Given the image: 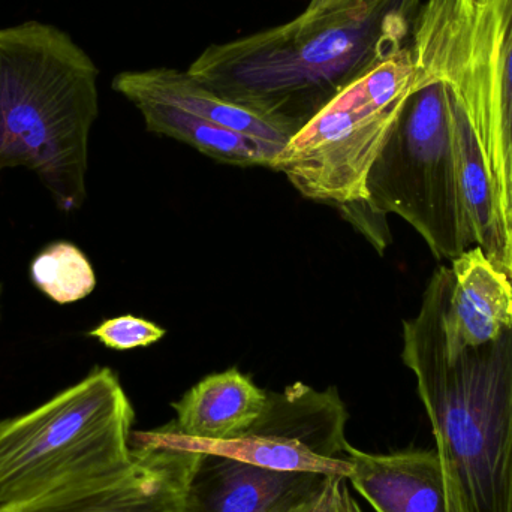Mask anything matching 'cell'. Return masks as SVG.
I'll use <instances>...</instances> for the list:
<instances>
[{
	"label": "cell",
	"mask_w": 512,
	"mask_h": 512,
	"mask_svg": "<svg viewBox=\"0 0 512 512\" xmlns=\"http://www.w3.org/2000/svg\"><path fill=\"white\" fill-rule=\"evenodd\" d=\"M201 456L171 448H134V462L116 477L66 487L0 512H185Z\"/></svg>",
	"instance_id": "cell-9"
},
{
	"label": "cell",
	"mask_w": 512,
	"mask_h": 512,
	"mask_svg": "<svg viewBox=\"0 0 512 512\" xmlns=\"http://www.w3.org/2000/svg\"><path fill=\"white\" fill-rule=\"evenodd\" d=\"M411 51L423 84L453 90L480 143L512 242V0H423Z\"/></svg>",
	"instance_id": "cell-5"
},
{
	"label": "cell",
	"mask_w": 512,
	"mask_h": 512,
	"mask_svg": "<svg viewBox=\"0 0 512 512\" xmlns=\"http://www.w3.org/2000/svg\"><path fill=\"white\" fill-rule=\"evenodd\" d=\"M348 483L376 512H460L438 451L364 453L346 447Z\"/></svg>",
	"instance_id": "cell-12"
},
{
	"label": "cell",
	"mask_w": 512,
	"mask_h": 512,
	"mask_svg": "<svg viewBox=\"0 0 512 512\" xmlns=\"http://www.w3.org/2000/svg\"><path fill=\"white\" fill-rule=\"evenodd\" d=\"M165 334H167L165 328L147 319L123 315L107 319L98 327L92 328L87 336L93 337L114 351H131V349L155 345L159 340L164 339Z\"/></svg>",
	"instance_id": "cell-18"
},
{
	"label": "cell",
	"mask_w": 512,
	"mask_h": 512,
	"mask_svg": "<svg viewBox=\"0 0 512 512\" xmlns=\"http://www.w3.org/2000/svg\"><path fill=\"white\" fill-rule=\"evenodd\" d=\"M439 267L442 280L441 337L447 357L495 342L512 328V279L472 246Z\"/></svg>",
	"instance_id": "cell-10"
},
{
	"label": "cell",
	"mask_w": 512,
	"mask_h": 512,
	"mask_svg": "<svg viewBox=\"0 0 512 512\" xmlns=\"http://www.w3.org/2000/svg\"><path fill=\"white\" fill-rule=\"evenodd\" d=\"M420 87L411 45L384 57L310 119L271 170L316 203L366 200L370 168Z\"/></svg>",
	"instance_id": "cell-6"
},
{
	"label": "cell",
	"mask_w": 512,
	"mask_h": 512,
	"mask_svg": "<svg viewBox=\"0 0 512 512\" xmlns=\"http://www.w3.org/2000/svg\"><path fill=\"white\" fill-rule=\"evenodd\" d=\"M113 89L137 107L140 104H164L192 116L246 135L274 152L285 149L295 132L249 108L242 107L213 92L188 71L153 68L125 71L114 77Z\"/></svg>",
	"instance_id": "cell-13"
},
{
	"label": "cell",
	"mask_w": 512,
	"mask_h": 512,
	"mask_svg": "<svg viewBox=\"0 0 512 512\" xmlns=\"http://www.w3.org/2000/svg\"><path fill=\"white\" fill-rule=\"evenodd\" d=\"M267 397L268 391L233 367L206 376L174 402L171 406L176 420L168 426L188 438L227 441L242 435L258 420Z\"/></svg>",
	"instance_id": "cell-14"
},
{
	"label": "cell",
	"mask_w": 512,
	"mask_h": 512,
	"mask_svg": "<svg viewBox=\"0 0 512 512\" xmlns=\"http://www.w3.org/2000/svg\"><path fill=\"white\" fill-rule=\"evenodd\" d=\"M442 280L435 271L420 312L403 321V363L417 379L460 512H512V328L447 357Z\"/></svg>",
	"instance_id": "cell-2"
},
{
	"label": "cell",
	"mask_w": 512,
	"mask_h": 512,
	"mask_svg": "<svg viewBox=\"0 0 512 512\" xmlns=\"http://www.w3.org/2000/svg\"><path fill=\"white\" fill-rule=\"evenodd\" d=\"M337 207L351 224H354L361 233L366 234L367 239L378 249L379 254H384L388 246V227L385 222L387 216L373 212L364 201L340 204Z\"/></svg>",
	"instance_id": "cell-19"
},
{
	"label": "cell",
	"mask_w": 512,
	"mask_h": 512,
	"mask_svg": "<svg viewBox=\"0 0 512 512\" xmlns=\"http://www.w3.org/2000/svg\"><path fill=\"white\" fill-rule=\"evenodd\" d=\"M0 298H2V283H0Z\"/></svg>",
	"instance_id": "cell-24"
},
{
	"label": "cell",
	"mask_w": 512,
	"mask_h": 512,
	"mask_svg": "<svg viewBox=\"0 0 512 512\" xmlns=\"http://www.w3.org/2000/svg\"><path fill=\"white\" fill-rule=\"evenodd\" d=\"M98 77L92 57L59 27H0V171L35 173L60 212L86 200Z\"/></svg>",
	"instance_id": "cell-3"
},
{
	"label": "cell",
	"mask_w": 512,
	"mask_h": 512,
	"mask_svg": "<svg viewBox=\"0 0 512 512\" xmlns=\"http://www.w3.org/2000/svg\"><path fill=\"white\" fill-rule=\"evenodd\" d=\"M307 512H363L345 478L328 477Z\"/></svg>",
	"instance_id": "cell-20"
},
{
	"label": "cell",
	"mask_w": 512,
	"mask_h": 512,
	"mask_svg": "<svg viewBox=\"0 0 512 512\" xmlns=\"http://www.w3.org/2000/svg\"><path fill=\"white\" fill-rule=\"evenodd\" d=\"M451 92L454 143H456L457 182L460 200L475 246L496 265L507 264V239L496 207L492 180L481 153L480 143L459 99Z\"/></svg>",
	"instance_id": "cell-15"
},
{
	"label": "cell",
	"mask_w": 512,
	"mask_h": 512,
	"mask_svg": "<svg viewBox=\"0 0 512 512\" xmlns=\"http://www.w3.org/2000/svg\"><path fill=\"white\" fill-rule=\"evenodd\" d=\"M327 478L201 456L189 483L185 512H282L313 501Z\"/></svg>",
	"instance_id": "cell-11"
},
{
	"label": "cell",
	"mask_w": 512,
	"mask_h": 512,
	"mask_svg": "<svg viewBox=\"0 0 512 512\" xmlns=\"http://www.w3.org/2000/svg\"><path fill=\"white\" fill-rule=\"evenodd\" d=\"M505 271H507V273L510 274V277L512 279V242L510 245V249H508L507 264H505Z\"/></svg>",
	"instance_id": "cell-23"
},
{
	"label": "cell",
	"mask_w": 512,
	"mask_h": 512,
	"mask_svg": "<svg viewBox=\"0 0 512 512\" xmlns=\"http://www.w3.org/2000/svg\"><path fill=\"white\" fill-rule=\"evenodd\" d=\"M366 189L364 203L408 222L435 258L453 261L475 246L460 200L447 84L429 81L409 98Z\"/></svg>",
	"instance_id": "cell-7"
},
{
	"label": "cell",
	"mask_w": 512,
	"mask_h": 512,
	"mask_svg": "<svg viewBox=\"0 0 512 512\" xmlns=\"http://www.w3.org/2000/svg\"><path fill=\"white\" fill-rule=\"evenodd\" d=\"M318 495H319V493H318ZM315 499H313V501H315ZM313 501L306 502V504L298 505V507L289 508V510H285L282 512H307V511H309V508L312 507Z\"/></svg>",
	"instance_id": "cell-22"
},
{
	"label": "cell",
	"mask_w": 512,
	"mask_h": 512,
	"mask_svg": "<svg viewBox=\"0 0 512 512\" xmlns=\"http://www.w3.org/2000/svg\"><path fill=\"white\" fill-rule=\"evenodd\" d=\"M30 279L57 304L83 300L96 288L92 264L69 242H54L42 249L30 264Z\"/></svg>",
	"instance_id": "cell-17"
},
{
	"label": "cell",
	"mask_w": 512,
	"mask_h": 512,
	"mask_svg": "<svg viewBox=\"0 0 512 512\" xmlns=\"http://www.w3.org/2000/svg\"><path fill=\"white\" fill-rule=\"evenodd\" d=\"M348 409L334 387L316 390L303 382L282 391H268L258 420L242 435L227 441H204L159 429L132 432L134 448H171L203 456L224 457L258 468L292 474L345 478Z\"/></svg>",
	"instance_id": "cell-8"
},
{
	"label": "cell",
	"mask_w": 512,
	"mask_h": 512,
	"mask_svg": "<svg viewBox=\"0 0 512 512\" xmlns=\"http://www.w3.org/2000/svg\"><path fill=\"white\" fill-rule=\"evenodd\" d=\"M423 0H364L207 47L189 66L218 95L297 134L375 63L411 45Z\"/></svg>",
	"instance_id": "cell-1"
},
{
	"label": "cell",
	"mask_w": 512,
	"mask_h": 512,
	"mask_svg": "<svg viewBox=\"0 0 512 512\" xmlns=\"http://www.w3.org/2000/svg\"><path fill=\"white\" fill-rule=\"evenodd\" d=\"M134 420L119 376L96 367L44 405L0 421V511L125 472Z\"/></svg>",
	"instance_id": "cell-4"
},
{
	"label": "cell",
	"mask_w": 512,
	"mask_h": 512,
	"mask_svg": "<svg viewBox=\"0 0 512 512\" xmlns=\"http://www.w3.org/2000/svg\"><path fill=\"white\" fill-rule=\"evenodd\" d=\"M147 131L173 138L224 164L273 168L279 153L270 147L186 111L164 104H140Z\"/></svg>",
	"instance_id": "cell-16"
},
{
	"label": "cell",
	"mask_w": 512,
	"mask_h": 512,
	"mask_svg": "<svg viewBox=\"0 0 512 512\" xmlns=\"http://www.w3.org/2000/svg\"><path fill=\"white\" fill-rule=\"evenodd\" d=\"M364 0H310L307 8L304 9V15L325 14V12L337 11V9L348 8V6L358 5Z\"/></svg>",
	"instance_id": "cell-21"
}]
</instances>
